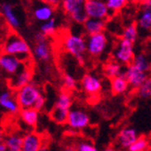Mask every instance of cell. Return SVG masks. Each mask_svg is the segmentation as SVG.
I'll list each match as a JSON object with an SVG mask.
<instances>
[{
  "mask_svg": "<svg viewBox=\"0 0 151 151\" xmlns=\"http://www.w3.org/2000/svg\"><path fill=\"white\" fill-rule=\"evenodd\" d=\"M56 30H57V24H56L55 18H51L50 20L45 21L40 25V32L43 33L47 37L54 35L56 33Z\"/></svg>",
  "mask_w": 151,
  "mask_h": 151,
  "instance_id": "28",
  "label": "cell"
},
{
  "mask_svg": "<svg viewBox=\"0 0 151 151\" xmlns=\"http://www.w3.org/2000/svg\"><path fill=\"white\" fill-rule=\"evenodd\" d=\"M63 49L73 56L79 63H83L87 54V39L81 35L69 34L63 38Z\"/></svg>",
  "mask_w": 151,
  "mask_h": 151,
  "instance_id": "3",
  "label": "cell"
},
{
  "mask_svg": "<svg viewBox=\"0 0 151 151\" xmlns=\"http://www.w3.org/2000/svg\"><path fill=\"white\" fill-rule=\"evenodd\" d=\"M19 116L22 123L29 127H35L39 119V111L34 107L31 108H21Z\"/></svg>",
  "mask_w": 151,
  "mask_h": 151,
  "instance_id": "21",
  "label": "cell"
},
{
  "mask_svg": "<svg viewBox=\"0 0 151 151\" xmlns=\"http://www.w3.org/2000/svg\"><path fill=\"white\" fill-rule=\"evenodd\" d=\"M45 96L41 94V95L39 96V98L36 101L35 105H34V108L37 109L38 111H41L45 108Z\"/></svg>",
  "mask_w": 151,
  "mask_h": 151,
  "instance_id": "34",
  "label": "cell"
},
{
  "mask_svg": "<svg viewBox=\"0 0 151 151\" xmlns=\"http://www.w3.org/2000/svg\"><path fill=\"white\" fill-rule=\"evenodd\" d=\"M133 3H142L144 1V0H131Z\"/></svg>",
  "mask_w": 151,
  "mask_h": 151,
  "instance_id": "37",
  "label": "cell"
},
{
  "mask_svg": "<svg viewBox=\"0 0 151 151\" xmlns=\"http://www.w3.org/2000/svg\"><path fill=\"white\" fill-rule=\"evenodd\" d=\"M63 86L65 90L72 91L74 89H76L77 87V81H76V78L71 74H65L63 77Z\"/></svg>",
  "mask_w": 151,
  "mask_h": 151,
  "instance_id": "32",
  "label": "cell"
},
{
  "mask_svg": "<svg viewBox=\"0 0 151 151\" xmlns=\"http://www.w3.org/2000/svg\"><path fill=\"white\" fill-rule=\"evenodd\" d=\"M33 79V71L29 67H23L20 71H18L15 75H13V77L10 81V87L12 89L18 90L21 87L28 85V83H32Z\"/></svg>",
  "mask_w": 151,
  "mask_h": 151,
  "instance_id": "14",
  "label": "cell"
},
{
  "mask_svg": "<svg viewBox=\"0 0 151 151\" xmlns=\"http://www.w3.org/2000/svg\"><path fill=\"white\" fill-rule=\"evenodd\" d=\"M78 151H96V147L94 146L93 144L91 143V142L88 141H83V142H79L77 144V147H76Z\"/></svg>",
  "mask_w": 151,
  "mask_h": 151,
  "instance_id": "33",
  "label": "cell"
},
{
  "mask_svg": "<svg viewBox=\"0 0 151 151\" xmlns=\"http://www.w3.org/2000/svg\"><path fill=\"white\" fill-rule=\"evenodd\" d=\"M0 67L4 73L13 76L24 67V63L22 59L18 56L2 53L0 57Z\"/></svg>",
  "mask_w": 151,
  "mask_h": 151,
  "instance_id": "10",
  "label": "cell"
},
{
  "mask_svg": "<svg viewBox=\"0 0 151 151\" xmlns=\"http://www.w3.org/2000/svg\"><path fill=\"white\" fill-rule=\"evenodd\" d=\"M81 88L89 96H97L103 89V83L98 76L88 73L81 78Z\"/></svg>",
  "mask_w": 151,
  "mask_h": 151,
  "instance_id": "11",
  "label": "cell"
},
{
  "mask_svg": "<svg viewBox=\"0 0 151 151\" xmlns=\"http://www.w3.org/2000/svg\"><path fill=\"white\" fill-rule=\"evenodd\" d=\"M42 1H45V2H47V3H49V4L54 5V6H56V5H58L59 3L61 2V0H42Z\"/></svg>",
  "mask_w": 151,
  "mask_h": 151,
  "instance_id": "35",
  "label": "cell"
},
{
  "mask_svg": "<svg viewBox=\"0 0 151 151\" xmlns=\"http://www.w3.org/2000/svg\"><path fill=\"white\" fill-rule=\"evenodd\" d=\"M131 63H133L136 68H139L142 71H145V72H148L151 68L150 59L145 54H137V55H135L133 61Z\"/></svg>",
  "mask_w": 151,
  "mask_h": 151,
  "instance_id": "27",
  "label": "cell"
},
{
  "mask_svg": "<svg viewBox=\"0 0 151 151\" xmlns=\"http://www.w3.org/2000/svg\"><path fill=\"white\" fill-rule=\"evenodd\" d=\"M41 95L40 89L35 83H28L21 87L20 89L16 90L15 97L17 99L20 108H31L34 107L36 101Z\"/></svg>",
  "mask_w": 151,
  "mask_h": 151,
  "instance_id": "5",
  "label": "cell"
},
{
  "mask_svg": "<svg viewBox=\"0 0 151 151\" xmlns=\"http://www.w3.org/2000/svg\"><path fill=\"white\" fill-rule=\"evenodd\" d=\"M137 137H139V134H137V131L135 129L132 127H125L119 131V135L116 137V142L122 149L128 150Z\"/></svg>",
  "mask_w": 151,
  "mask_h": 151,
  "instance_id": "16",
  "label": "cell"
},
{
  "mask_svg": "<svg viewBox=\"0 0 151 151\" xmlns=\"http://www.w3.org/2000/svg\"><path fill=\"white\" fill-rule=\"evenodd\" d=\"M1 13H2L3 19L5 20V22L8 23V25L10 27L12 30L16 31L20 29V19L17 16L15 12V9L11 3L4 2L1 6Z\"/></svg>",
  "mask_w": 151,
  "mask_h": 151,
  "instance_id": "18",
  "label": "cell"
},
{
  "mask_svg": "<svg viewBox=\"0 0 151 151\" xmlns=\"http://www.w3.org/2000/svg\"><path fill=\"white\" fill-rule=\"evenodd\" d=\"M3 142L6 144L9 151H22L23 136L20 135V134H10V135L5 136Z\"/></svg>",
  "mask_w": 151,
  "mask_h": 151,
  "instance_id": "25",
  "label": "cell"
},
{
  "mask_svg": "<svg viewBox=\"0 0 151 151\" xmlns=\"http://www.w3.org/2000/svg\"><path fill=\"white\" fill-rule=\"evenodd\" d=\"M88 18L106 19L109 16L108 5L103 0H87L85 4Z\"/></svg>",
  "mask_w": 151,
  "mask_h": 151,
  "instance_id": "9",
  "label": "cell"
},
{
  "mask_svg": "<svg viewBox=\"0 0 151 151\" xmlns=\"http://www.w3.org/2000/svg\"><path fill=\"white\" fill-rule=\"evenodd\" d=\"M51 53H52L51 45L47 41V39L35 42V45L33 48V56L38 61H42V63L48 61L51 58Z\"/></svg>",
  "mask_w": 151,
  "mask_h": 151,
  "instance_id": "20",
  "label": "cell"
},
{
  "mask_svg": "<svg viewBox=\"0 0 151 151\" xmlns=\"http://www.w3.org/2000/svg\"><path fill=\"white\" fill-rule=\"evenodd\" d=\"M108 38L104 32L88 35L87 37V54L98 57L106 51L108 47Z\"/></svg>",
  "mask_w": 151,
  "mask_h": 151,
  "instance_id": "6",
  "label": "cell"
},
{
  "mask_svg": "<svg viewBox=\"0 0 151 151\" xmlns=\"http://www.w3.org/2000/svg\"><path fill=\"white\" fill-rule=\"evenodd\" d=\"M42 148V139L35 132H29L23 135L22 151H40Z\"/></svg>",
  "mask_w": 151,
  "mask_h": 151,
  "instance_id": "19",
  "label": "cell"
},
{
  "mask_svg": "<svg viewBox=\"0 0 151 151\" xmlns=\"http://www.w3.org/2000/svg\"><path fill=\"white\" fill-rule=\"evenodd\" d=\"M0 106L6 113L12 115L18 114L21 109L16 97H14L13 93L9 90L2 91L0 94Z\"/></svg>",
  "mask_w": 151,
  "mask_h": 151,
  "instance_id": "13",
  "label": "cell"
},
{
  "mask_svg": "<svg viewBox=\"0 0 151 151\" xmlns=\"http://www.w3.org/2000/svg\"><path fill=\"white\" fill-rule=\"evenodd\" d=\"M90 124V116L81 108H71L69 111L67 125L76 131L83 130Z\"/></svg>",
  "mask_w": 151,
  "mask_h": 151,
  "instance_id": "8",
  "label": "cell"
},
{
  "mask_svg": "<svg viewBox=\"0 0 151 151\" xmlns=\"http://www.w3.org/2000/svg\"><path fill=\"white\" fill-rule=\"evenodd\" d=\"M128 1L129 0H106V3L110 12L116 13L125 8Z\"/></svg>",
  "mask_w": 151,
  "mask_h": 151,
  "instance_id": "31",
  "label": "cell"
},
{
  "mask_svg": "<svg viewBox=\"0 0 151 151\" xmlns=\"http://www.w3.org/2000/svg\"><path fill=\"white\" fill-rule=\"evenodd\" d=\"M87 0H61V6L71 20L78 24H83L88 19L85 4Z\"/></svg>",
  "mask_w": 151,
  "mask_h": 151,
  "instance_id": "4",
  "label": "cell"
},
{
  "mask_svg": "<svg viewBox=\"0 0 151 151\" xmlns=\"http://www.w3.org/2000/svg\"><path fill=\"white\" fill-rule=\"evenodd\" d=\"M114 59L116 61L121 63L124 65H130L134 59V49H133V42L122 38L116 45L114 50Z\"/></svg>",
  "mask_w": 151,
  "mask_h": 151,
  "instance_id": "7",
  "label": "cell"
},
{
  "mask_svg": "<svg viewBox=\"0 0 151 151\" xmlns=\"http://www.w3.org/2000/svg\"><path fill=\"white\" fill-rule=\"evenodd\" d=\"M2 53L18 56L24 60L30 56L31 48L22 37L16 33H11L5 37V40L2 45Z\"/></svg>",
  "mask_w": 151,
  "mask_h": 151,
  "instance_id": "1",
  "label": "cell"
},
{
  "mask_svg": "<svg viewBox=\"0 0 151 151\" xmlns=\"http://www.w3.org/2000/svg\"><path fill=\"white\" fill-rule=\"evenodd\" d=\"M0 151H9L8 150V146H6V144L4 142H1L0 143Z\"/></svg>",
  "mask_w": 151,
  "mask_h": 151,
  "instance_id": "36",
  "label": "cell"
},
{
  "mask_svg": "<svg viewBox=\"0 0 151 151\" xmlns=\"http://www.w3.org/2000/svg\"><path fill=\"white\" fill-rule=\"evenodd\" d=\"M137 94L141 98L149 99L151 98V77H148L143 85L137 89Z\"/></svg>",
  "mask_w": 151,
  "mask_h": 151,
  "instance_id": "30",
  "label": "cell"
},
{
  "mask_svg": "<svg viewBox=\"0 0 151 151\" xmlns=\"http://www.w3.org/2000/svg\"><path fill=\"white\" fill-rule=\"evenodd\" d=\"M54 12H55L54 5L49 4L41 0L40 3H38L35 8L33 9V16L39 22H45L47 20H50L51 18H53Z\"/></svg>",
  "mask_w": 151,
  "mask_h": 151,
  "instance_id": "17",
  "label": "cell"
},
{
  "mask_svg": "<svg viewBox=\"0 0 151 151\" xmlns=\"http://www.w3.org/2000/svg\"><path fill=\"white\" fill-rule=\"evenodd\" d=\"M73 99L71 93L68 90H65L58 94L53 109L51 111V117L56 124H67L69 111L72 108Z\"/></svg>",
  "mask_w": 151,
  "mask_h": 151,
  "instance_id": "2",
  "label": "cell"
},
{
  "mask_svg": "<svg viewBox=\"0 0 151 151\" xmlns=\"http://www.w3.org/2000/svg\"><path fill=\"white\" fill-rule=\"evenodd\" d=\"M83 29L87 35L101 33L106 29V21L105 19H97V18H88L83 23Z\"/></svg>",
  "mask_w": 151,
  "mask_h": 151,
  "instance_id": "22",
  "label": "cell"
},
{
  "mask_svg": "<svg viewBox=\"0 0 151 151\" xmlns=\"http://www.w3.org/2000/svg\"><path fill=\"white\" fill-rule=\"evenodd\" d=\"M139 37V25L136 23L132 22L126 25L123 30V34H122V38L127 39V40L131 41V42H135Z\"/></svg>",
  "mask_w": 151,
  "mask_h": 151,
  "instance_id": "26",
  "label": "cell"
},
{
  "mask_svg": "<svg viewBox=\"0 0 151 151\" xmlns=\"http://www.w3.org/2000/svg\"><path fill=\"white\" fill-rule=\"evenodd\" d=\"M148 72L139 70V68H136L133 63L127 65V68L125 69V76L128 79L130 87L133 89H137L143 85V83L148 78Z\"/></svg>",
  "mask_w": 151,
  "mask_h": 151,
  "instance_id": "12",
  "label": "cell"
},
{
  "mask_svg": "<svg viewBox=\"0 0 151 151\" xmlns=\"http://www.w3.org/2000/svg\"><path fill=\"white\" fill-rule=\"evenodd\" d=\"M149 146H150V143H149V139H147L146 136H139V137L136 139V141L131 145L128 150L129 151H145V150H148Z\"/></svg>",
  "mask_w": 151,
  "mask_h": 151,
  "instance_id": "29",
  "label": "cell"
},
{
  "mask_svg": "<svg viewBox=\"0 0 151 151\" xmlns=\"http://www.w3.org/2000/svg\"><path fill=\"white\" fill-rule=\"evenodd\" d=\"M129 88H130V83L125 76V73L123 75L111 78V91L115 95L126 93Z\"/></svg>",
  "mask_w": 151,
  "mask_h": 151,
  "instance_id": "23",
  "label": "cell"
},
{
  "mask_svg": "<svg viewBox=\"0 0 151 151\" xmlns=\"http://www.w3.org/2000/svg\"><path fill=\"white\" fill-rule=\"evenodd\" d=\"M137 25L142 31L151 30V0H144L141 3Z\"/></svg>",
  "mask_w": 151,
  "mask_h": 151,
  "instance_id": "15",
  "label": "cell"
},
{
  "mask_svg": "<svg viewBox=\"0 0 151 151\" xmlns=\"http://www.w3.org/2000/svg\"><path fill=\"white\" fill-rule=\"evenodd\" d=\"M123 65L121 63L116 60L113 61H109L107 63L106 65H104V74L107 76L108 78H114L116 76H119V75H123L125 73V70H124Z\"/></svg>",
  "mask_w": 151,
  "mask_h": 151,
  "instance_id": "24",
  "label": "cell"
}]
</instances>
